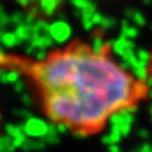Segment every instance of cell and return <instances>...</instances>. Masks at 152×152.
I'll use <instances>...</instances> for the list:
<instances>
[{
	"label": "cell",
	"instance_id": "obj_2",
	"mask_svg": "<svg viewBox=\"0 0 152 152\" xmlns=\"http://www.w3.org/2000/svg\"><path fill=\"white\" fill-rule=\"evenodd\" d=\"M50 34L53 39L64 42L70 37V27L64 22H57L50 27Z\"/></svg>",
	"mask_w": 152,
	"mask_h": 152
},
{
	"label": "cell",
	"instance_id": "obj_3",
	"mask_svg": "<svg viewBox=\"0 0 152 152\" xmlns=\"http://www.w3.org/2000/svg\"><path fill=\"white\" fill-rule=\"evenodd\" d=\"M27 131L29 134L34 136V137H43L47 134V131H48V127L47 124L43 122V121H38V119H34L28 123L27 126Z\"/></svg>",
	"mask_w": 152,
	"mask_h": 152
},
{
	"label": "cell",
	"instance_id": "obj_1",
	"mask_svg": "<svg viewBox=\"0 0 152 152\" xmlns=\"http://www.w3.org/2000/svg\"><path fill=\"white\" fill-rule=\"evenodd\" d=\"M108 45L98 51L74 42L41 60L0 55L36 86L47 118L80 136L98 133L115 114L131 110L147 94L145 81L110 57Z\"/></svg>",
	"mask_w": 152,
	"mask_h": 152
}]
</instances>
